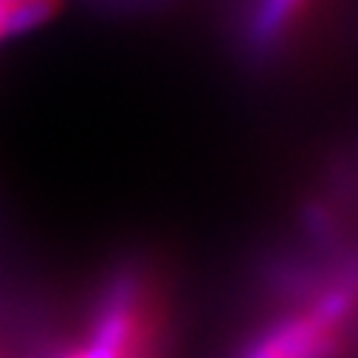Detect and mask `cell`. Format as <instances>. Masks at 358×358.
Instances as JSON below:
<instances>
[{"instance_id": "cell-3", "label": "cell", "mask_w": 358, "mask_h": 358, "mask_svg": "<svg viewBox=\"0 0 358 358\" xmlns=\"http://www.w3.org/2000/svg\"><path fill=\"white\" fill-rule=\"evenodd\" d=\"M313 0H257L251 15V40L257 48H271L310 9Z\"/></svg>"}, {"instance_id": "cell-4", "label": "cell", "mask_w": 358, "mask_h": 358, "mask_svg": "<svg viewBox=\"0 0 358 358\" xmlns=\"http://www.w3.org/2000/svg\"><path fill=\"white\" fill-rule=\"evenodd\" d=\"M59 0H0V43L48 23Z\"/></svg>"}, {"instance_id": "cell-1", "label": "cell", "mask_w": 358, "mask_h": 358, "mask_svg": "<svg viewBox=\"0 0 358 358\" xmlns=\"http://www.w3.org/2000/svg\"><path fill=\"white\" fill-rule=\"evenodd\" d=\"M150 277L141 271L116 274L96 302L85 338L62 358H158L161 305Z\"/></svg>"}, {"instance_id": "cell-2", "label": "cell", "mask_w": 358, "mask_h": 358, "mask_svg": "<svg viewBox=\"0 0 358 358\" xmlns=\"http://www.w3.org/2000/svg\"><path fill=\"white\" fill-rule=\"evenodd\" d=\"M352 308V288L327 285L313 302L294 316L268 327L243 358H333L338 350V333L347 327Z\"/></svg>"}]
</instances>
